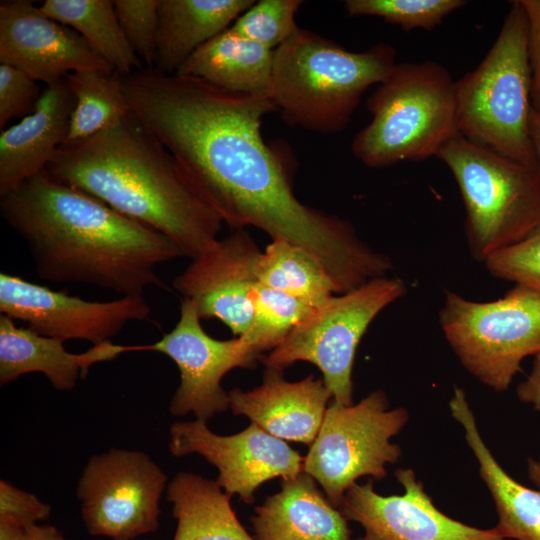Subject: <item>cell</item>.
Masks as SVG:
<instances>
[{
  "mask_svg": "<svg viewBox=\"0 0 540 540\" xmlns=\"http://www.w3.org/2000/svg\"><path fill=\"white\" fill-rule=\"evenodd\" d=\"M130 111L179 161L223 223L297 245L328 273L337 294L387 274L389 256L353 225L302 203L280 157L262 137L276 111L269 94L232 92L155 68L119 75Z\"/></svg>",
  "mask_w": 540,
  "mask_h": 540,
  "instance_id": "6da1fadb",
  "label": "cell"
},
{
  "mask_svg": "<svg viewBox=\"0 0 540 540\" xmlns=\"http://www.w3.org/2000/svg\"><path fill=\"white\" fill-rule=\"evenodd\" d=\"M0 213L28 246L38 276L51 282L143 295L165 287L160 265L184 257L165 235L45 171L1 197Z\"/></svg>",
  "mask_w": 540,
  "mask_h": 540,
  "instance_id": "7a4b0ae2",
  "label": "cell"
},
{
  "mask_svg": "<svg viewBox=\"0 0 540 540\" xmlns=\"http://www.w3.org/2000/svg\"><path fill=\"white\" fill-rule=\"evenodd\" d=\"M45 172L165 235L190 260L218 239L219 214L131 111L88 139L63 144Z\"/></svg>",
  "mask_w": 540,
  "mask_h": 540,
  "instance_id": "3957f363",
  "label": "cell"
},
{
  "mask_svg": "<svg viewBox=\"0 0 540 540\" xmlns=\"http://www.w3.org/2000/svg\"><path fill=\"white\" fill-rule=\"evenodd\" d=\"M387 43L356 52L298 27L274 50L269 96L290 126L336 134L348 125L362 95L396 65Z\"/></svg>",
  "mask_w": 540,
  "mask_h": 540,
  "instance_id": "277c9868",
  "label": "cell"
},
{
  "mask_svg": "<svg viewBox=\"0 0 540 540\" xmlns=\"http://www.w3.org/2000/svg\"><path fill=\"white\" fill-rule=\"evenodd\" d=\"M455 82L432 60L397 63L367 99L372 119L352 140L354 157L370 168L437 157L459 135Z\"/></svg>",
  "mask_w": 540,
  "mask_h": 540,
  "instance_id": "5b68a950",
  "label": "cell"
},
{
  "mask_svg": "<svg viewBox=\"0 0 540 540\" xmlns=\"http://www.w3.org/2000/svg\"><path fill=\"white\" fill-rule=\"evenodd\" d=\"M531 85L527 20L515 0L480 64L455 82L459 135L502 157L537 166L529 134Z\"/></svg>",
  "mask_w": 540,
  "mask_h": 540,
  "instance_id": "8992f818",
  "label": "cell"
},
{
  "mask_svg": "<svg viewBox=\"0 0 540 540\" xmlns=\"http://www.w3.org/2000/svg\"><path fill=\"white\" fill-rule=\"evenodd\" d=\"M451 171L466 212L472 258L484 263L540 228V172L480 147L461 135L438 153Z\"/></svg>",
  "mask_w": 540,
  "mask_h": 540,
  "instance_id": "52a82bcc",
  "label": "cell"
},
{
  "mask_svg": "<svg viewBox=\"0 0 540 540\" xmlns=\"http://www.w3.org/2000/svg\"><path fill=\"white\" fill-rule=\"evenodd\" d=\"M439 323L464 368L495 391L507 390L522 361L540 352V295L521 285L487 302L447 291Z\"/></svg>",
  "mask_w": 540,
  "mask_h": 540,
  "instance_id": "ba28073f",
  "label": "cell"
},
{
  "mask_svg": "<svg viewBox=\"0 0 540 540\" xmlns=\"http://www.w3.org/2000/svg\"><path fill=\"white\" fill-rule=\"evenodd\" d=\"M406 293L402 279L385 276L333 295L260 361L279 370L298 361L312 363L322 372L333 401L352 405V369L358 344L376 316Z\"/></svg>",
  "mask_w": 540,
  "mask_h": 540,
  "instance_id": "9c48e42d",
  "label": "cell"
},
{
  "mask_svg": "<svg viewBox=\"0 0 540 540\" xmlns=\"http://www.w3.org/2000/svg\"><path fill=\"white\" fill-rule=\"evenodd\" d=\"M408 418L406 409L388 408L382 390L371 392L355 405L333 401L304 457L303 472L312 476L329 502L339 508L346 491L360 477H386V465L396 463L401 456L400 446L391 438Z\"/></svg>",
  "mask_w": 540,
  "mask_h": 540,
  "instance_id": "30bf717a",
  "label": "cell"
},
{
  "mask_svg": "<svg viewBox=\"0 0 540 540\" xmlns=\"http://www.w3.org/2000/svg\"><path fill=\"white\" fill-rule=\"evenodd\" d=\"M167 475L145 452L111 448L92 455L76 495L90 535L132 540L156 532Z\"/></svg>",
  "mask_w": 540,
  "mask_h": 540,
  "instance_id": "8fae6325",
  "label": "cell"
},
{
  "mask_svg": "<svg viewBox=\"0 0 540 540\" xmlns=\"http://www.w3.org/2000/svg\"><path fill=\"white\" fill-rule=\"evenodd\" d=\"M0 312L39 335L96 346L109 342L129 322L150 321L152 310L143 295L89 301L2 272Z\"/></svg>",
  "mask_w": 540,
  "mask_h": 540,
  "instance_id": "7c38bea8",
  "label": "cell"
},
{
  "mask_svg": "<svg viewBox=\"0 0 540 540\" xmlns=\"http://www.w3.org/2000/svg\"><path fill=\"white\" fill-rule=\"evenodd\" d=\"M193 301L183 298L174 328L150 345H136L134 351H154L168 356L178 367L180 383L173 394L169 412L174 416L193 413L207 422L230 408L223 377L234 368H255L239 337L219 340L202 328Z\"/></svg>",
  "mask_w": 540,
  "mask_h": 540,
  "instance_id": "4fadbf2b",
  "label": "cell"
},
{
  "mask_svg": "<svg viewBox=\"0 0 540 540\" xmlns=\"http://www.w3.org/2000/svg\"><path fill=\"white\" fill-rule=\"evenodd\" d=\"M169 434L173 456H202L217 468L215 481L224 492L239 495L246 504L255 502V492L264 482L303 472L304 457L298 451L253 423L237 434L222 436L213 433L207 422L178 421Z\"/></svg>",
  "mask_w": 540,
  "mask_h": 540,
  "instance_id": "5bb4252c",
  "label": "cell"
},
{
  "mask_svg": "<svg viewBox=\"0 0 540 540\" xmlns=\"http://www.w3.org/2000/svg\"><path fill=\"white\" fill-rule=\"evenodd\" d=\"M395 476L402 495L382 496L372 481L346 491L339 510L362 526L357 540H507L497 527L479 529L443 514L411 469H398Z\"/></svg>",
  "mask_w": 540,
  "mask_h": 540,
  "instance_id": "9a60e30c",
  "label": "cell"
},
{
  "mask_svg": "<svg viewBox=\"0 0 540 540\" xmlns=\"http://www.w3.org/2000/svg\"><path fill=\"white\" fill-rule=\"evenodd\" d=\"M0 64L16 67L46 86L73 72H115L79 33L29 0L0 2Z\"/></svg>",
  "mask_w": 540,
  "mask_h": 540,
  "instance_id": "2e32d148",
  "label": "cell"
},
{
  "mask_svg": "<svg viewBox=\"0 0 540 540\" xmlns=\"http://www.w3.org/2000/svg\"><path fill=\"white\" fill-rule=\"evenodd\" d=\"M260 253L247 231L236 230L192 259L175 277L173 287L193 301L200 319H218L239 337L251 324V294Z\"/></svg>",
  "mask_w": 540,
  "mask_h": 540,
  "instance_id": "e0dca14e",
  "label": "cell"
},
{
  "mask_svg": "<svg viewBox=\"0 0 540 540\" xmlns=\"http://www.w3.org/2000/svg\"><path fill=\"white\" fill-rule=\"evenodd\" d=\"M230 409L244 415L267 433L284 441L314 442L332 398L322 379L313 375L290 382L283 370L265 367L262 384L252 390L234 388Z\"/></svg>",
  "mask_w": 540,
  "mask_h": 540,
  "instance_id": "ac0fdd59",
  "label": "cell"
},
{
  "mask_svg": "<svg viewBox=\"0 0 540 540\" xmlns=\"http://www.w3.org/2000/svg\"><path fill=\"white\" fill-rule=\"evenodd\" d=\"M74 97L66 79L47 85L34 111L0 134V198L43 173L65 143Z\"/></svg>",
  "mask_w": 540,
  "mask_h": 540,
  "instance_id": "d6986e66",
  "label": "cell"
},
{
  "mask_svg": "<svg viewBox=\"0 0 540 540\" xmlns=\"http://www.w3.org/2000/svg\"><path fill=\"white\" fill-rule=\"evenodd\" d=\"M63 341L39 335L27 327L16 326L7 315L0 316V384L14 382L22 375L40 372L59 391L72 390L79 378L99 362L134 351V346L105 342L84 353H70Z\"/></svg>",
  "mask_w": 540,
  "mask_h": 540,
  "instance_id": "ffe728a7",
  "label": "cell"
},
{
  "mask_svg": "<svg viewBox=\"0 0 540 540\" xmlns=\"http://www.w3.org/2000/svg\"><path fill=\"white\" fill-rule=\"evenodd\" d=\"M255 540H350L341 511L302 472L283 480L281 490L266 497L252 517Z\"/></svg>",
  "mask_w": 540,
  "mask_h": 540,
  "instance_id": "44dd1931",
  "label": "cell"
},
{
  "mask_svg": "<svg viewBox=\"0 0 540 540\" xmlns=\"http://www.w3.org/2000/svg\"><path fill=\"white\" fill-rule=\"evenodd\" d=\"M254 0H159L155 69L175 74L202 45L228 29Z\"/></svg>",
  "mask_w": 540,
  "mask_h": 540,
  "instance_id": "7402d4cb",
  "label": "cell"
},
{
  "mask_svg": "<svg viewBox=\"0 0 540 540\" xmlns=\"http://www.w3.org/2000/svg\"><path fill=\"white\" fill-rule=\"evenodd\" d=\"M452 416L461 424L479 464L499 517L496 526L508 539L540 540V491L529 489L510 477L485 445L476 426L465 391L455 386L449 402Z\"/></svg>",
  "mask_w": 540,
  "mask_h": 540,
  "instance_id": "603a6c76",
  "label": "cell"
},
{
  "mask_svg": "<svg viewBox=\"0 0 540 540\" xmlns=\"http://www.w3.org/2000/svg\"><path fill=\"white\" fill-rule=\"evenodd\" d=\"M274 50L230 29L198 48L175 74L245 94H268Z\"/></svg>",
  "mask_w": 540,
  "mask_h": 540,
  "instance_id": "cb8c5ba5",
  "label": "cell"
},
{
  "mask_svg": "<svg viewBox=\"0 0 540 540\" xmlns=\"http://www.w3.org/2000/svg\"><path fill=\"white\" fill-rule=\"evenodd\" d=\"M177 521L173 540H255L232 509L231 496L216 481L178 472L166 488Z\"/></svg>",
  "mask_w": 540,
  "mask_h": 540,
  "instance_id": "d4e9b609",
  "label": "cell"
},
{
  "mask_svg": "<svg viewBox=\"0 0 540 540\" xmlns=\"http://www.w3.org/2000/svg\"><path fill=\"white\" fill-rule=\"evenodd\" d=\"M41 10L79 33L120 75L141 67V60L127 40L110 0H46Z\"/></svg>",
  "mask_w": 540,
  "mask_h": 540,
  "instance_id": "484cf974",
  "label": "cell"
},
{
  "mask_svg": "<svg viewBox=\"0 0 540 540\" xmlns=\"http://www.w3.org/2000/svg\"><path fill=\"white\" fill-rule=\"evenodd\" d=\"M257 282L318 307L337 294L324 268L304 249L274 239L255 265Z\"/></svg>",
  "mask_w": 540,
  "mask_h": 540,
  "instance_id": "4316f807",
  "label": "cell"
},
{
  "mask_svg": "<svg viewBox=\"0 0 540 540\" xmlns=\"http://www.w3.org/2000/svg\"><path fill=\"white\" fill-rule=\"evenodd\" d=\"M65 79L74 97V107L64 144L88 139L130 112L116 72L78 71Z\"/></svg>",
  "mask_w": 540,
  "mask_h": 540,
  "instance_id": "83f0119b",
  "label": "cell"
},
{
  "mask_svg": "<svg viewBox=\"0 0 540 540\" xmlns=\"http://www.w3.org/2000/svg\"><path fill=\"white\" fill-rule=\"evenodd\" d=\"M253 315L248 330L239 338L246 352L260 360L272 351L314 308L289 294L257 282L251 294Z\"/></svg>",
  "mask_w": 540,
  "mask_h": 540,
  "instance_id": "f1b7e54d",
  "label": "cell"
},
{
  "mask_svg": "<svg viewBox=\"0 0 540 540\" xmlns=\"http://www.w3.org/2000/svg\"><path fill=\"white\" fill-rule=\"evenodd\" d=\"M466 3L464 0H346L344 7L349 17L376 16L409 32L432 30Z\"/></svg>",
  "mask_w": 540,
  "mask_h": 540,
  "instance_id": "f546056e",
  "label": "cell"
},
{
  "mask_svg": "<svg viewBox=\"0 0 540 540\" xmlns=\"http://www.w3.org/2000/svg\"><path fill=\"white\" fill-rule=\"evenodd\" d=\"M300 0H260L241 14L230 29L271 50L283 44L298 28L295 15Z\"/></svg>",
  "mask_w": 540,
  "mask_h": 540,
  "instance_id": "4dcf8cb0",
  "label": "cell"
},
{
  "mask_svg": "<svg viewBox=\"0 0 540 540\" xmlns=\"http://www.w3.org/2000/svg\"><path fill=\"white\" fill-rule=\"evenodd\" d=\"M484 264L494 278L540 295V228L520 242L495 252Z\"/></svg>",
  "mask_w": 540,
  "mask_h": 540,
  "instance_id": "1f68e13d",
  "label": "cell"
},
{
  "mask_svg": "<svg viewBox=\"0 0 540 540\" xmlns=\"http://www.w3.org/2000/svg\"><path fill=\"white\" fill-rule=\"evenodd\" d=\"M159 0H116L114 6L123 32L140 60L154 68L157 52Z\"/></svg>",
  "mask_w": 540,
  "mask_h": 540,
  "instance_id": "d6a6232c",
  "label": "cell"
},
{
  "mask_svg": "<svg viewBox=\"0 0 540 540\" xmlns=\"http://www.w3.org/2000/svg\"><path fill=\"white\" fill-rule=\"evenodd\" d=\"M41 94L37 81L16 67L0 64V128L30 115Z\"/></svg>",
  "mask_w": 540,
  "mask_h": 540,
  "instance_id": "836d02e7",
  "label": "cell"
},
{
  "mask_svg": "<svg viewBox=\"0 0 540 540\" xmlns=\"http://www.w3.org/2000/svg\"><path fill=\"white\" fill-rule=\"evenodd\" d=\"M50 514L51 506L34 494L19 489L3 479L0 481V517L12 519L29 527L46 520Z\"/></svg>",
  "mask_w": 540,
  "mask_h": 540,
  "instance_id": "e575fe53",
  "label": "cell"
},
{
  "mask_svg": "<svg viewBox=\"0 0 540 540\" xmlns=\"http://www.w3.org/2000/svg\"><path fill=\"white\" fill-rule=\"evenodd\" d=\"M527 20L528 54L532 73L531 103L540 114V0H519Z\"/></svg>",
  "mask_w": 540,
  "mask_h": 540,
  "instance_id": "d590c367",
  "label": "cell"
},
{
  "mask_svg": "<svg viewBox=\"0 0 540 540\" xmlns=\"http://www.w3.org/2000/svg\"><path fill=\"white\" fill-rule=\"evenodd\" d=\"M519 400L540 412V352L534 356L532 370L516 389Z\"/></svg>",
  "mask_w": 540,
  "mask_h": 540,
  "instance_id": "8d00e7d4",
  "label": "cell"
},
{
  "mask_svg": "<svg viewBox=\"0 0 540 540\" xmlns=\"http://www.w3.org/2000/svg\"><path fill=\"white\" fill-rule=\"evenodd\" d=\"M22 540H66L61 531L51 525L33 524L27 527Z\"/></svg>",
  "mask_w": 540,
  "mask_h": 540,
  "instance_id": "74e56055",
  "label": "cell"
},
{
  "mask_svg": "<svg viewBox=\"0 0 540 540\" xmlns=\"http://www.w3.org/2000/svg\"><path fill=\"white\" fill-rule=\"evenodd\" d=\"M26 529L27 527L12 519L0 517V540H22Z\"/></svg>",
  "mask_w": 540,
  "mask_h": 540,
  "instance_id": "f35d334b",
  "label": "cell"
},
{
  "mask_svg": "<svg viewBox=\"0 0 540 540\" xmlns=\"http://www.w3.org/2000/svg\"><path fill=\"white\" fill-rule=\"evenodd\" d=\"M529 134L536 156L537 167L540 172V114L533 108L529 116Z\"/></svg>",
  "mask_w": 540,
  "mask_h": 540,
  "instance_id": "ab89813d",
  "label": "cell"
},
{
  "mask_svg": "<svg viewBox=\"0 0 540 540\" xmlns=\"http://www.w3.org/2000/svg\"><path fill=\"white\" fill-rule=\"evenodd\" d=\"M528 475L532 482L540 487V462L533 459L528 460Z\"/></svg>",
  "mask_w": 540,
  "mask_h": 540,
  "instance_id": "60d3db41",
  "label": "cell"
}]
</instances>
